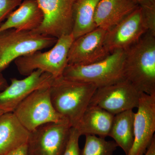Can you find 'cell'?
<instances>
[{
  "mask_svg": "<svg viewBox=\"0 0 155 155\" xmlns=\"http://www.w3.org/2000/svg\"><path fill=\"white\" fill-rule=\"evenodd\" d=\"M124 51L125 79L140 92L155 95V34L148 31Z\"/></svg>",
  "mask_w": 155,
  "mask_h": 155,
  "instance_id": "cell-1",
  "label": "cell"
},
{
  "mask_svg": "<svg viewBox=\"0 0 155 155\" xmlns=\"http://www.w3.org/2000/svg\"><path fill=\"white\" fill-rule=\"evenodd\" d=\"M97 88L92 84L71 80L62 75L54 78L50 85L51 101L56 112L71 127H76Z\"/></svg>",
  "mask_w": 155,
  "mask_h": 155,
  "instance_id": "cell-2",
  "label": "cell"
},
{
  "mask_svg": "<svg viewBox=\"0 0 155 155\" xmlns=\"http://www.w3.org/2000/svg\"><path fill=\"white\" fill-rule=\"evenodd\" d=\"M124 59L125 51L116 50L95 63L67 65L63 76L71 80L92 84L97 87L107 86L125 79Z\"/></svg>",
  "mask_w": 155,
  "mask_h": 155,
  "instance_id": "cell-3",
  "label": "cell"
},
{
  "mask_svg": "<svg viewBox=\"0 0 155 155\" xmlns=\"http://www.w3.org/2000/svg\"><path fill=\"white\" fill-rule=\"evenodd\" d=\"M74 40L72 33L62 35L49 51H36L17 58L14 61L17 70L26 76L38 69L49 73L54 78L62 76L68 65V53Z\"/></svg>",
  "mask_w": 155,
  "mask_h": 155,
  "instance_id": "cell-4",
  "label": "cell"
},
{
  "mask_svg": "<svg viewBox=\"0 0 155 155\" xmlns=\"http://www.w3.org/2000/svg\"><path fill=\"white\" fill-rule=\"evenodd\" d=\"M58 38L37 33L10 29L0 32V75L17 58L53 46Z\"/></svg>",
  "mask_w": 155,
  "mask_h": 155,
  "instance_id": "cell-5",
  "label": "cell"
},
{
  "mask_svg": "<svg viewBox=\"0 0 155 155\" xmlns=\"http://www.w3.org/2000/svg\"><path fill=\"white\" fill-rule=\"evenodd\" d=\"M51 84L32 92L13 111L20 123L30 132L46 123L67 121L53 107L50 97Z\"/></svg>",
  "mask_w": 155,
  "mask_h": 155,
  "instance_id": "cell-6",
  "label": "cell"
},
{
  "mask_svg": "<svg viewBox=\"0 0 155 155\" xmlns=\"http://www.w3.org/2000/svg\"><path fill=\"white\" fill-rule=\"evenodd\" d=\"M141 93L129 81L124 79L97 87L89 106L99 107L115 115L138 107Z\"/></svg>",
  "mask_w": 155,
  "mask_h": 155,
  "instance_id": "cell-7",
  "label": "cell"
},
{
  "mask_svg": "<svg viewBox=\"0 0 155 155\" xmlns=\"http://www.w3.org/2000/svg\"><path fill=\"white\" fill-rule=\"evenodd\" d=\"M71 125L67 121L51 122L30 132L27 143L28 155H62L70 136Z\"/></svg>",
  "mask_w": 155,
  "mask_h": 155,
  "instance_id": "cell-8",
  "label": "cell"
},
{
  "mask_svg": "<svg viewBox=\"0 0 155 155\" xmlns=\"http://www.w3.org/2000/svg\"><path fill=\"white\" fill-rule=\"evenodd\" d=\"M75 1L37 0L43 14V20L33 31L58 39L72 33V14Z\"/></svg>",
  "mask_w": 155,
  "mask_h": 155,
  "instance_id": "cell-9",
  "label": "cell"
},
{
  "mask_svg": "<svg viewBox=\"0 0 155 155\" xmlns=\"http://www.w3.org/2000/svg\"><path fill=\"white\" fill-rule=\"evenodd\" d=\"M148 31L141 7L110 30L107 31L104 46L109 54L116 50L125 51L140 39Z\"/></svg>",
  "mask_w": 155,
  "mask_h": 155,
  "instance_id": "cell-10",
  "label": "cell"
},
{
  "mask_svg": "<svg viewBox=\"0 0 155 155\" xmlns=\"http://www.w3.org/2000/svg\"><path fill=\"white\" fill-rule=\"evenodd\" d=\"M134 114L132 146L127 155H144L155 137V95L141 93Z\"/></svg>",
  "mask_w": 155,
  "mask_h": 155,
  "instance_id": "cell-11",
  "label": "cell"
},
{
  "mask_svg": "<svg viewBox=\"0 0 155 155\" xmlns=\"http://www.w3.org/2000/svg\"><path fill=\"white\" fill-rule=\"evenodd\" d=\"M54 78L40 69L35 70L22 79H11V84L0 92V110L13 112L15 108L32 92L50 85Z\"/></svg>",
  "mask_w": 155,
  "mask_h": 155,
  "instance_id": "cell-12",
  "label": "cell"
},
{
  "mask_svg": "<svg viewBox=\"0 0 155 155\" xmlns=\"http://www.w3.org/2000/svg\"><path fill=\"white\" fill-rule=\"evenodd\" d=\"M107 31L97 28L74 40L68 53V65H88L109 55L104 46Z\"/></svg>",
  "mask_w": 155,
  "mask_h": 155,
  "instance_id": "cell-13",
  "label": "cell"
},
{
  "mask_svg": "<svg viewBox=\"0 0 155 155\" xmlns=\"http://www.w3.org/2000/svg\"><path fill=\"white\" fill-rule=\"evenodd\" d=\"M138 7L133 0H101L95 12L96 26L108 31Z\"/></svg>",
  "mask_w": 155,
  "mask_h": 155,
  "instance_id": "cell-14",
  "label": "cell"
},
{
  "mask_svg": "<svg viewBox=\"0 0 155 155\" xmlns=\"http://www.w3.org/2000/svg\"><path fill=\"white\" fill-rule=\"evenodd\" d=\"M6 19L0 25V32L10 29L31 31L41 24L43 14L37 0H24Z\"/></svg>",
  "mask_w": 155,
  "mask_h": 155,
  "instance_id": "cell-15",
  "label": "cell"
},
{
  "mask_svg": "<svg viewBox=\"0 0 155 155\" xmlns=\"http://www.w3.org/2000/svg\"><path fill=\"white\" fill-rule=\"evenodd\" d=\"M30 133L13 112L4 113L0 116V155L27 144Z\"/></svg>",
  "mask_w": 155,
  "mask_h": 155,
  "instance_id": "cell-16",
  "label": "cell"
},
{
  "mask_svg": "<svg viewBox=\"0 0 155 155\" xmlns=\"http://www.w3.org/2000/svg\"><path fill=\"white\" fill-rule=\"evenodd\" d=\"M115 115L99 107L88 106L77 127L81 136H109Z\"/></svg>",
  "mask_w": 155,
  "mask_h": 155,
  "instance_id": "cell-17",
  "label": "cell"
},
{
  "mask_svg": "<svg viewBox=\"0 0 155 155\" xmlns=\"http://www.w3.org/2000/svg\"><path fill=\"white\" fill-rule=\"evenodd\" d=\"M134 114L131 110L115 115L109 135L126 155L130 151L134 139Z\"/></svg>",
  "mask_w": 155,
  "mask_h": 155,
  "instance_id": "cell-18",
  "label": "cell"
},
{
  "mask_svg": "<svg viewBox=\"0 0 155 155\" xmlns=\"http://www.w3.org/2000/svg\"><path fill=\"white\" fill-rule=\"evenodd\" d=\"M101 0H76L73 6L72 34L74 39L97 28L96 9Z\"/></svg>",
  "mask_w": 155,
  "mask_h": 155,
  "instance_id": "cell-19",
  "label": "cell"
},
{
  "mask_svg": "<svg viewBox=\"0 0 155 155\" xmlns=\"http://www.w3.org/2000/svg\"><path fill=\"white\" fill-rule=\"evenodd\" d=\"M118 146L114 141L96 135H85V142L81 155H113Z\"/></svg>",
  "mask_w": 155,
  "mask_h": 155,
  "instance_id": "cell-20",
  "label": "cell"
},
{
  "mask_svg": "<svg viewBox=\"0 0 155 155\" xmlns=\"http://www.w3.org/2000/svg\"><path fill=\"white\" fill-rule=\"evenodd\" d=\"M80 136H81L76 128L71 127L69 140L62 155H81L79 147Z\"/></svg>",
  "mask_w": 155,
  "mask_h": 155,
  "instance_id": "cell-21",
  "label": "cell"
},
{
  "mask_svg": "<svg viewBox=\"0 0 155 155\" xmlns=\"http://www.w3.org/2000/svg\"><path fill=\"white\" fill-rule=\"evenodd\" d=\"M22 2V0H0V25Z\"/></svg>",
  "mask_w": 155,
  "mask_h": 155,
  "instance_id": "cell-22",
  "label": "cell"
},
{
  "mask_svg": "<svg viewBox=\"0 0 155 155\" xmlns=\"http://www.w3.org/2000/svg\"><path fill=\"white\" fill-rule=\"evenodd\" d=\"M5 155H28L27 144L13 150Z\"/></svg>",
  "mask_w": 155,
  "mask_h": 155,
  "instance_id": "cell-23",
  "label": "cell"
},
{
  "mask_svg": "<svg viewBox=\"0 0 155 155\" xmlns=\"http://www.w3.org/2000/svg\"><path fill=\"white\" fill-rule=\"evenodd\" d=\"M142 8H155V0H133Z\"/></svg>",
  "mask_w": 155,
  "mask_h": 155,
  "instance_id": "cell-24",
  "label": "cell"
},
{
  "mask_svg": "<svg viewBox=\"0 0 155 155\" xmlns=\"http://www.w3.org/2000/svg\"><path fill=\"white\" fill-rule=\"evenodd\" d=\"M144 155H155V138L152 141L151 143L147 150Z\"/></svg>",
  "mask_w": 155,
  "mask_h": 155,
  "instance_id": "cell-25",
  "label": "cell"
},
{
  "mask_svg": "<svg viewBox=\"0 0 155 155\" xmlns=\"http://www.w3.org/2000/svg\"><path fill=\"white\" fill-rule=\"evenodd\" d=\"M7 81L3 77L2 74L0 75V90H3L8 86Z\"/></svg>",
  "mask_w": 155,
  "mask_h": 155,
  "instance_id": "cell-26",
  "label": "cell"
},
{
  "mask_svg": "<svg viewBox=\"0 0 155 155\" xmlns=\"http://www.w3.org/2000/svg\"><path fill=\"white\" fill-rule=\"evenodd\" d=\"M4 113H5V112H4V111L2 110H0V116H2V115L3 114H4Z\"/></svg>",
  "mask_w": 155,
  "mask_h": 155,
  "instance_id": "cell-27",
  "label": "cell"
}]
</instances>
